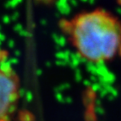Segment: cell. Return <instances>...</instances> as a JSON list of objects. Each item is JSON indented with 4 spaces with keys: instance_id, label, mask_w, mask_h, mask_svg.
I'll return each instance as SVG.
<instances>
[{
    "instance_id": "6da1fadb",
    "label": "cell",
    "mask_w": 121,
    "mask_h": 121,
    "mask_svg": "<svg viewBox=\"0 0 121 121\" xmlns=\"http://www.w3.org/2000/svg\"><path fill=\"white\" fill-rule=\"evenodd\" d=\"M65 27L78 54L88 61H107L121 50V23L108 11L97 9L78 13Z\"/></svg>"
},
{
    "instance_id": "7a4b0ae2",
    "label": "cell",
    "mask_w": 121,
    "mask_h": 121,
    "mask_svg": "<svg viewBox=\"0 0 121 121\" xmlns=\"http://www.w3.org/2000/svg\"><path fill=\"white\" fill-rule=\"evenodd\" d=\"M19 81L13 72L0 68V121L13 111L19 97Z\"/></svg>"
},
{
    "instance_id": "3957f363",
    "label": "cell",
    "mask_w": 121,
    "mask_h": 121,
    "mask_svg": "<svg viewBox=\"0 0 121 121\" xmlns=\"http://www.w3.org/2000/svg\"><path fill=\"white\" fill-rule=\"evenodd\" d=\"M36 2L40 3V4H52L56 1V0H35Z\"/></svg>"
}]
</instances>
